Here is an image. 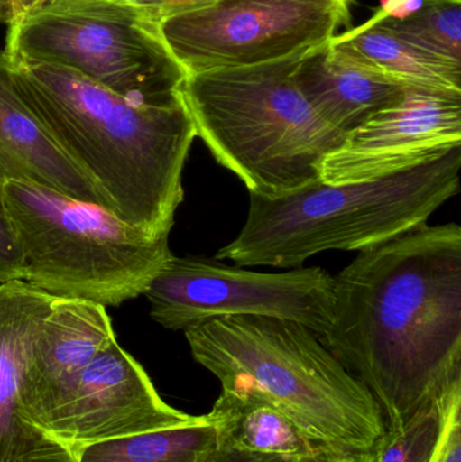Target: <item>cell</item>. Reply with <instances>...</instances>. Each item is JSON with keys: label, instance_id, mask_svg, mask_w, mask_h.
I'll use <instances>...</instances> for the list:
<instances>
[{"label": "cell", "instance_id": "4fadbf2b", "mask_svg": "<svg viewBox=\"0 0 461 462\" xmlns=\"http://www.w3.org/2000/svg\"><path fill=\"white\" fill-rule=\"evenodd\" d=\"M0 180L37 184L110 211L97 186L68 159L19 94L11 60L2 49Z\"/></svg>", "mask_w": 461, "mask_h": 462}, {"label": "cell", "instance_id": "2e32d148", "mask_svg": "<svg viewBox=\"0 0 461 462\" xmlns=\"http://www.w3.org/2000/svg\"><path fill=\"white\" fill-rule=\"evenodd\" d=\"M53 296L26 282L0 285V462L24 422L21 388L32 339Z\"/></svg>", "mask_w": 461, "mask_h": 462}, {"label": "cell", "instance_id": "484cf974", "mask_svg": "<svg viewBox=\"0 0 461 462\" xmlns=\"http://www.w3.org/2000/svg\"><path fill=\"white\" fill-rule=\"evenodd\" d=\"M425 0H382V8L376 15L402 19L422 7Z\"/></svg>", "mask_w": 461, "mask_h": 462}, {"label": "cell", "instance_id": "8992f818", "mask_svg": "<svg viewBox=\"0 0 461 462\" xmlns=\"http://www.w3.org/2000/svg\"><path fill=\"white\" fill-rule=\"evenodd\" d=\"M24 263V280L53 298L121 306L145 293L170 261L154 238L115 214L26 181L3 183Z\"/></svg>", "mask_w": 461, "mask_h": 462}, {"label": "cell", "instance_id": "4316f807", "mask_svg": "<svg viewBox=\"0 0 461 462\" xmlns=\"http://www.w3.org/2000/svg\"><path fill=\"white\" fill-rule=\"evenodd\" d=\"M333 458H335V457H333ZM330 460H332V458H330ZM217 462H319V461H298V460H290V458H283V457H271V456L243 455V453L225 452V450H219L218 460H217ZM325 462H327V461H325Z\"/></svg>", "mask_w": 461, "mask_h": 462}, {"label": "cell", "instance_id": "d6986e66", "mask_svg": "<svg viewBox=\"0 0 461 462\" xmlns=\"http://www.w3.org/2000/svg\"><path fill=\"white\" fill-rule=\"evenodd\" d=\"M373 21L424 51L461 64V0H425L406 18L375 15Z\"/></svg>", "mask_w": 461, "mask_h": 462}, {"label": "cell", "instance_id": "9a60e30c", "mask_svg": "<svg viewBox=\"0 0 461 462\" xmlns=\"http://www.w3.org/2000/svg\"><path fill=\"white\" fill-rule=\"evenodd\" d=\"M207 415L219 450L298 461L337 457L311 441L270 401L249 391L222 390Z\"/></svg>", "mask_w": 461, "mask_h": 462}, {"label": "cell", "instance_id": "ba28073f", "mask_svg": "<svg viewBox=\"0 0 461 462\" xmlns=\"http://www.w3.org/2000/svg\"><path fill=\"white\" fill-rule=\"evenodd\" d=\"M143 295L153 320L173 331L214 318L259 315L295 320L322 337L333 319L335 277L319 266L264 273L217 258L172 255Z\"/></svg>", "mask_w": 461, "mask_h": 462}, {"label": "cell", "instance_id": "5bb4252c", "mask_svg": "<svg viewBox=\"0 0 461 462\" xmlns=\"http://www.w3.org/2000/svg\"><path fill=\"white\" fill-rule=\"evenodd\" d=\"M295 81L313 110L346 137L408 88L355 64L332 40L300 57Z\"/></svg>", "mask_w": 461, "mask_h": 462}, {"label": "cell", "instance_id": "ac0fdd59", "mask_svg": "<svg viewBox=\"0 0 461 462\" xmlns=\"http://www.w3.org/2000/svg\"><path fill=\"white\" fill-rule=\"evenodd\" d=\"M78 462H217L216 429L207 415L180 428L148 431L83 445Z\"/></svg>", "mask_w": 461, "mask_h": 462}, {"label": "cell", "instance_id": "f1b7e54d", "mask_svg": "<svg viewBox=\"0 0 461 462\" xmlns=\"http://www.w3.org/2000/svg\"><path fill=\"white\" fill-rule=\"evenodd\" d=\"M440 441H441V439H440ZM438 445H440V444H438ZM436 452H438V450H436ZM435 461H436V455H435V457H433L432 462H435Z\"/></svg>", "mask_w": 461, "mask_h": 462}, {"label": "cell", "instance_id": "603a6c76", "mask_svg": "<svg viewBox=\"0 0 461 462\" xmlns=\"http://www.w3.org/2000/svg\"><path fill=\"white\" fill-rule=\"evenodd\" d=\"M135 7L141 8L149 18L160 22L161 19L179 14L202 10L218 0H124Z\"/></svg>", "mask_w": 461, "mask_h": 462}, {"label": "cell", "instance_id": "ffe728a7", "mask_svg": "<svg viewBox=\"0 0 461 462\" xmlns=\"http://www.w3.org/2000/svg\"><path fill=\"white\" fill-rule=\"evenodd\" d=\"M460 398L461 387L420 410L401 428L386 430L373 450L375 462H432L452 404Z\"/></svg>", "mask_w": 461, "mask_h": 462}, {"label": "cell", "instance_id": "7a4b0ae2", "mask_svg": "<svg viewBox=\"0 0 461 462\" xmlns=\"http://www.w3.org/2000/svg\"><path fill=\"white\" fill-rule=\"evenodd\" d=\"M11 65L24 102L111 213L154 238L170 236L197 138L184 97L146 105L59 65L24 60Z\"/></svg>", "mask_w": 461, "mask_h": 462}, {"label": "cell", "instance_id": "e0dca14e", "mask_svg": "<svg viewBox=\"0 0 461 462\" xmlns=\"http://www.w3.org/2000/svg\"><path fill=\"white\" fill-rule=\"evenodd\" d=\"M332 45L359 67L403 87L461 92V64L402 40L373 19L336 35Z\"/></svg>", "mask_w": 461, "mask_h": 462}, {"label": "cell", "instance_id": "52a82bcc", "mask_svg": "<svg viewBox=\"0 0 461 462\" xmlns=\"http://www.w3.org/2000/svg\"><path fill=\"white\" fill-rule=\"evenodd\" d=\"M3 51L67 68L133 102L183 99L187 75L159 22L124 0H48L8 26Z\"/></svg>", "mask_w": 461, "mask_h": 462}, {"label": "cell", "instance_id": "83f0119b", "mask_svg": "<svg viewBox=\"0 0 461 462\" xmlns=\"http://www.w3.org/2000/svg\"><path fill=\"white\" fill-rule=\"evenodd\" d=\"M327 462H375V453H362V455L337 456Z\"/></svg>", "mask_w": 461, "mask_h": 462}, {"label": "cell", "instance_id": "44dd1931", "mask_svg": "<svg viewBox=\"0 0 461 462\" xmlns=\"http://www.w3.org/2000/svg\"><path fill=\"white\" fill-rule=\"evenodd\" d=\"M5 462H78L69 445L54 439L32 423H22Z\"/></svg>", "mask_w": 461, "mask_h": 462}, {"label": "cell", "instance_id": "5b68a950", "mask_svg": "<svg viewBox=\"0 0 461 462\" xmlns=\"http://www.w3.org/2000/svg\"><path fill=\"white\" fill-rule=\"evenodd\" d=\"M302 56L194 73L181 87L197 137L249 194L281 197L317 180L346 140L300 94Z\"/></svg>", "mask_w": 461, "mask_h": 462}, {"label": "cell", "instance_id": "d4e9b609", "mask_svg": "<svg viewBox=\"0 0 461 462\" xmlns=\"http://www.w3.org/2000/svg\"><path fill=\"white\" fill-rule=\"evenodd\" d=\"M48 0H0V23H15L22 16Z\"/></svg>", "mask_w": 461, "mask_h": 462}, {"label": "cell", "instance_id": "3957f363", "mask_svg": "<svg viewBox=\"0 0 461 462\" xmlns=\"http://www.w3.org/2000/svg\"><path fill=\"white\" fill-rule=\"evenodd\" d=\"M184 334L194 360L222 390L263 396L332 455L371 453L383 439L386 422L373 393L302 323L235 315Z\"/></svg>", "mask_w": 461, "mask_h": 462}, {"label": "cell", "instance_id": "30bf717a", "mask_svg": "<svg viewBox=\"0 0 461 462\" xmlns=\"http://www.w3.org/2000/svg\"><path fill=\"white\" fill-rule=\"evenodd\" d=\"M197 418L165 403L145 369L114 341L81 369L35 426L75 450L180 428Z\"/></svg>", "mask_w": 461, "mask_h": 462}, {"label": "cell", "instance_id": "9c48e42d", "mask_svg": "<svg viewBox=\"0 0 461 462\" xmlns=\"http://www.w3.org/2000/svg\"><path fill=\"white\" fill-rule=\"evenodd\" d=\"M354 0H218L159 22L186 75L308 53L351 21Z\"/></svg>", "mask_w": 461, "mask_h": 462}, {"label": "cell", "instance_id": "7402d4cb", "mask_svg": "<svg viewBox=\"0 0 461 462\" xmlns=\"http://www.w3.org/2000/svg\"><path fill=\"white\" fill-rule=\"evenodd\" d=\"M24 263L21 244L5 203L0 180V285L23 282Z\"/></svg>", "mask_w": 461, "mask_h": 462}, {"label": "cell", "instance_id": "277c9868", "mask_svg": "<svg viewBox=\"0 0 461 462\" xmlns=\"http://www.w3.org/2000/svg\"><path fill=\"white\" fill-rule=\"evenodd\" d=\"M461 146L413 170L360 183L321 179L281 197L251 194L243 230L217 260L302 268L327 250L370 249L428 224L460 192Z\"/></svg>", "mask_w": 461, "mask_h": 462}, {"label": "cell", "instance_id": "8fae6325", "mask_svg": "<svg viewBox=\"0 0 461 462\" xmlns=\"http://www.w3.org/2000/svg\"><path fill=\"white\" fill-rule=\"evenodd\" d=\"M461 146V92L408 87L325 157L319 179L351 184L413 170Z\"/></svg>", "mask_w": 461, "mask_h": 462}, {"label": "cell", "instance_id": "7c38bea8", "mask_svg": "<svg viewBox=\"0 0 461 462\" xmlns=\"http://www.w3.org/2000/svg\"><path fill=\"white\" fill-rule=\"evenodd\" d=\"M114 341L105 306L83 299L53 298L27 356L22 417L37 425L81 369Z\"/></svg>", "mask_w": 461, "mask_h": 462}, {"label": "cell", "instance_id": "cb8c5ba5", "mask_svg": "<svg viewBox=\"0 0 461 462\" xmlns=\"http://www.w3.org/2000/svg\"><path fill=\"white\" fill-rule=\"evenodd\" d=\"M435 462H461V398L452 404Z\"/></svg>", "mask_w": 461, "mask_h": 462}, {"label": "cell", "instance_id": "6da1fadb", "mask_svg": "<svg viewBox=\"0 0 461 462\" xmlns=\"http://www.w3.org/2000/svg\"><path fill=\"white\" fill-rule=\"evenodd\" d=\"M322 344L373 393L386 430L461 387V227H417L335 277Z\"/></svg>", "mask_w": 461, "mask_h": 462}]
</instances>
